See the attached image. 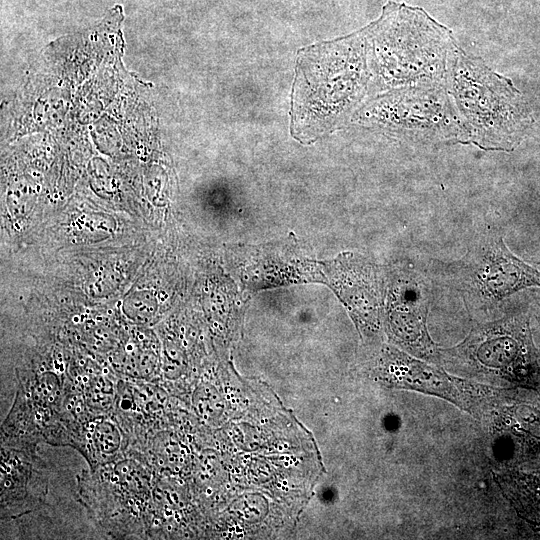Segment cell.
Segmentation results:
<instances>
[{"label":"cell","mask_w":540,"mask_h":540,"mask_svg":"<svg viewBox=\"0 0 540 540\" xmlns=\"http://www.w3.org/2000/svg\"><path fill=\"white\" fill-rule=\"evenodd\" d=\"M386 296L387 326L392 339L415 356L439 357L440 350L427 330L431 295L424 278L409 268L395 269Z\"/></svg>","instance_id":"obj_6"},{"label":"cell","mask_w":540,"mask_h":540,"mask_svg":"<svg viewBox=\"0 0 540 540\" xmlns=\"http://www.w3.org/2000/svg\"><path fill=\"white\" fill-rule=\"evenodd\" d=\"M535 263H536V264H539V265H540V261H538V262H535Z\"/></svg>","instance_id":"obj_11"},{"label":"cell","mask_w":540,"mask_h":540,"mask_svg":"<svg viewBox=\"0 0 540 540\" xmlns=\"http://www.w3.org/2000/svg\"><path fill=\"white\" fill-rule=\"evenodd\" d=\"M157 382H118L112 413L137 453L165 429L166 405Z\"/></svg>","instance_id":"obj_10"},{"label":"cell","mask_w":540,"mask_h":540,"mask_svg":"<svg viewBox=\"0 0 540 540\" xmlns=\"http://www.w3.org/2000/svg\"><path fill=\"white\" fill-rule=\"evenodd\" d=\"M373 30L390 44V77L396 83L435 85L447 78L453 40L424 10L390 4Z\"/></svg>","instance_id":"obj_2"},{"label":"cell","mask_w":540,"mask_h":540,"mask_svg":"<svg viewBox=\"0 0 540 540\" xmlns=\"http://www.w3.org/2000/svg\"><path fill=\"white\" fill-rule=\"evenodd\" d=\"M385 125L416 140H467L463 122L457 117L446 93L435 85L406 88L380 103Z\"/></svg>","instance_id":"obj_5"},{"label":"cell","mask_w":540,"mask_h":540,"mask_svg":"<svg viewBox=\"0 0 540 540\" xmlns=\"http://www.w3.org/2000/svg\"><path fill=\"white\" fill-rule=\"evenodd\" d=\"M381 371L392 386L428 393L477 414L496 396L491 387L473 383L393 348L382 357Z\"/></svg>","instance_id":"obj_7"},{"label":"cell","mask_w":540,"mask_h":540,"mask_svg":"<svg viewBox=\"0 0 540 540\" xmlns=\"http://www.w3.org/2000/svg\"><path fill=\"white\" fill-rule=\"evenodd\" d=\"M1 518L38 508L47 493V470L35 446L1 444Z\"/></svg>","instance_id":"obj_8"},{"label":"cell","mask_w":540,"mask_h":540,"mask_svg":"<svg viewBox=\"0 0 540 540\" xmlns=\"http://www.w3.org/2000/svg\"><path fill=\"white\" fill-rule=\"evenodd\" d=\"M447 81L467 140L488 150H511L519 143L531 116L510 80L454 45Z\"/></svg>","instance_id":"obj_1"},{"label":"cell","mask_w":540,"mask_h":540,"mask_svg":"<svg viewBox=\"0 0 540 540\" xmlns=\"http://www.w3.org/2000/svg\"><path fill=\"white\" fill-rule=\"evenodd\" d=\"M446 277L468 303L478 307L540 287V272L515 256L494 232L479 236L462 258L450 263Z\"/></svg>","instance_id":"obj_3"},{"label":"cell","mask_w":540,"mask_h":540,"mask_svg":"<svg viewBox=\"0 0 540 540\" xmlns=\"http://www.w3.org/2000/svg\"><path fill=\"white\" fill-rule=\"evenodd\" d=\"M506 320L474 328L457 346L440 350L439 357L456 360L471 370L485 374H505L518 361L522 344Z\"/></svg>","instance_id":"obj_9"},{"label":"cell","mask_w":540,"mask_h":540,"mask_svg":"<svg viewBox=\"0 0 540 540\" xmlns=\"http://www.w3.org/2000/svg\"><path fill=\"white\" fill-rule=\"evenodd\" d=\"M149 465L136 458L117 460L91 469L80 492L98 522L117 532L149 529L152 493Z\"/></svg>","instance_id":"obj_4"}]
</instances>
